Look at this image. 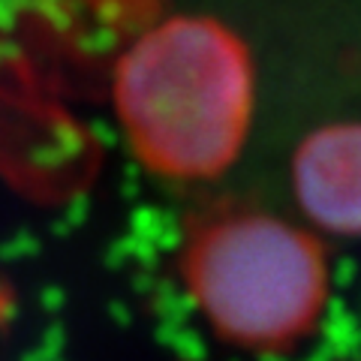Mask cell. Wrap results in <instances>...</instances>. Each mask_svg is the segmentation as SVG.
Returning a JSON list of instances; mask_svg holds the SVG:
<instances>
[{"label":"cell","mask_w":361,"mask_h":361,"mask_svg":"<svg viewBox=\"0 0 361 361\" xmlns=\"http://www.w3.org/2000/svg\"><path fill=\"white\" fill-rule=\"evenodd\" d=\"M109 87L130 154L163 180L205 184L220 178L250 135L253 54L220 18L154 21L121 51Z\"/></svg>","instance_id":"cell-1"},{"label":"cell","mask_w":361,"mask_h":361,"mask_svg":"<svg viewBox=\"0 0 361 361\" xmlns=\"http://www.w3.org/2000/svg\"><path fill=\"white\" fill-rule=\"evenodd\" d=\"M178 271L208 329L253 355H286L307 343L331 295L316 232L250 199H214L190 211Z\"/></svg>","instance_id":"cell-2"},{"label":"cell","mask_w":361,"mask_h":361,"mask_svg":"<svg viewBox=\"0 0 361 361\" xmlns=\"http://www.w3.org/2000/svg\"><path fill=\"white\" fill-rule=\"evenodd\" d=\"M157 0H0V39L58 66L103 73L157 21Z\"/></svg>","instance_id":"cell-3"},{"label":"cell","mask_w":361,"mask_h":361,"mask_svg":"<svg viewBox=\"0 0 361 361\" xmlns=\"http://www.w3.org/2000/svg\"><path fill=\"white\" fill-rule=\"evenodd\" d=\"M289 184L304 220L337 238H361V121H331L298 142Z\"/></svg>","instance_id":"cell-4"}]
</instances>
